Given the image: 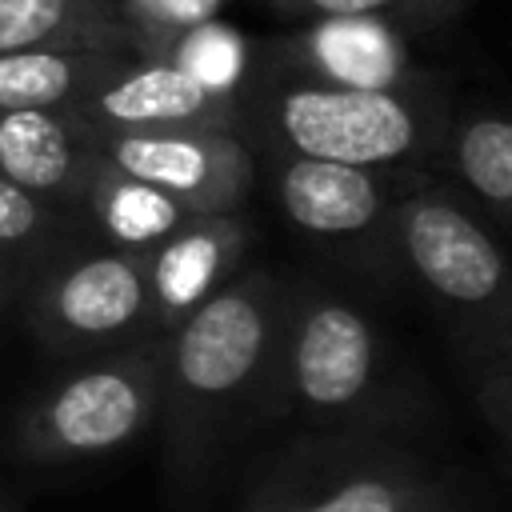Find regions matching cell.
Wrapping results in <instances>:
<instances>
[{
  "instance_id": "obj_1",
  "label": "cell",
  "mask_w": 512,
  "mask_h": 512,
  "mask_svg": "<svg viewBox=\"0 0 512 512\" xmlns=\"http://www.w3.org/2000/svg\"><path fill=\"white\" fill-rule=\"evenodd\" d=\"M288 284L264 268H244L224 292L164 336V464L180 492H196L220 448L256 424Z\"/></svg>"
},
{
  "instance_id": "obj_2",
  "label": "cell",
  "mask_w": 512,
  "mask_h": 512,
  "mask_svg": "<svg viewBox=\"0 0 512 512\" xmlns=\"http://www.w3.org/2000/svg\"><path fill=\"white\" fill-rule=\"evenodd\" d=\"M448 132L440 96L420 80L408 88H336L252 72L240 96V136L260 156L396 172L444 152Z\"/></svg>"
},
{
  "instance_id": "obj_3",
  "label": "cell",
  "mask_w": 512,
  "mask_h": 512,
  "mask_svg": "<svg viewBox=\"0 0 512 512\" xmlns=\"http://www.w3.org/2000/svg\"><path fill=\"white\" fill-rule=\"evenodd\" d=\"M396 252L468 356L484 372H512V256L476 204L448 184L404 188L396 204Z\"/></svg>"
},
{
  "instance_id": "obj_4",
  "label": "cell",
  "mask_w": 512,
  "mask_h": 512,
  "mask_svg": "<svg viewBox=\"0 0 512 512\" xmlns=\"http://www.w3.org/2000/svg\"><path fill=\"white\" fill-rule=\"evenodd\" d=\"M384 400V344L368 312L316 284L288 288L256 420H296L316 436H336L368 428Z\"/></svg>"
},
{
  "instance_id": "obj_5",
  "label": "cell",
  "mask_w": 512,
  "mask_h": 512,
  "mask_svg": "<svg viewBox=\"0 0 512 512\" xmlns=\"http://www.w3.org/2000/svg\"><path fill=\"white\" fill-rule=\"evenodd\" d=\"M164 336L84 356L52 380L16 424V452L32 464H88L136 444L160 420Z\"/></svg>"
},
{
  "instance_id": "obj_6",
  "label": "cell",
  "mask_w": 512,
  "mask_h": 512,
  "mask_svg": "<svg viewBox=\"0 0 512 512\" xmlns=\"http://www.w3.org/2000/svg\"><path fill=\"white\" fill-rule=\"evenodd\" d=\"M452 492L408 452L368 432L312 436L280 456L240 512H432Z\"/></svg>"
},
{
  "instance_id": "obj_7",
  "label": "cell",
  "mask_w": 512,
  "mask_h": 512,
  "mask_svg": "<svg viewBox=\"0 0 512 512\" xmlns=\"http://www.w3.org/2000/svg\"><path fill=\"white\" fill-rule=\"evenodd\" d=\"M20 304L32 336L56 356L84 360L156 336L144 256L104 240L60 248Z\"/></svg>"
},
{
  "instance_id": "obj_8",
  "label": "cell",
  "mask_w": 512,
  "mask_h": 512,
  "mask_svg": "<svg viewBox=\"0 0 512 512\" xmlns=\"http://www.w3.org/2000/svg\"><path fill=\"white\" fill-rule=\"evenodd\" d=\"M272 168V192L288 224L348 260H360L376 272L400 268L396 252V204L400 184L392 172L300 160V156H264Z\"/></svg>"
},
{
  "instance_id": "obj_9",
  "label": "cell",
  "mask_w": 512,
  "mask_h": 512,
  "mask_svg": "<svg viewBox=\"0 0 512 512\" xmlns=\"http://www.w3.org/2000/svg\"><path fill=\"white\" fill-rule=\"evenodd\" d=\"M100 148L116 168L164 188L196 216L240 212L256 184V152L240 132H112L100 136Z\"/></svg>"
},
{
  "instance_id": "obj_10",
  "label": "cell",
  "mask_w": 512,
  "mask_h": 512,
  "mask_svg": "<svg viewBox=\"0 0 512 512\" xmlns=\"http://www.w3.org/2000/svg\"><path fill=\"white\" fill-rule=\"evenodd\" d=\"M76 112L100 132H180L212 128L240 132V100L216 96L168 60L124 52L76 104Z\"/></svg>"
},
{
  "instance_id": "obj_11",
  "label": "cell",
  "mask_w": 512,
  "mask_h": 512,
  "mask_svg": "<svg viewBox=\"0 0 512 512\" xmlns=\"http://www.w3.org/2000/svg\"><path fill=\"white\" fill-rule=\"evenodd\" d=\"M404 32L384 16H312L264 48L260 72L336 88H408L420 76L412 72Z\"/></svg>"
},
{
  "instance_id": "obj_12",
  "label": "cell",
  "mask_w": 512,
  "mask_h": 512,
  "mask_svg": "<svg viewBox=\"0 0 512 512\" xmlns=\"http://www.w3.org/2000/svg\"><path fill=\"white\" fill-rule=\"evenodd\" d=\"M252 240L256 232L240 212H216V216H192L180 232L156 244L144 256L156 336H168L216 292H224L244 272V256L252 252Z\"/></svg>"
},
{
  "instance_id": "obj_13",
  "label": "cell",
  "mask_w": 512,
  "mask_h": 512,
  "mask_svg": "<svg viewBox=\"0 0 512 512\" xmlns=\"http://www.w3.org/2000/svg\"><path fill=\"white\" fill-rule=\"evenodd\" d=\"M100 160V132L76 108L0 112V180H12L80 216L84 188Z\"/></svg>"
},
{
  "instance_id": "obj_14",
  "label": "cell",
  "mask_w": 512,
  "mask_h": 512,
  "mask_svg": "<svg viewBox=\"0 0 512 512\" xmlns=\"http://www.w3.org/2000/svg\"><path fill=\"white\" fill-rule=\"evenodd\" d=\"M0 52H132L116 0H0Z\"/></svg>"
},
{
  "instance_id": "obj_15",
  "label": "cell",
  "mask_w": 512,
  "mask_h": 512,
  "mask_svg": "<svg viewBox=\"0 0 512 512\" xmlns=\"http://www.w3.org/2000/svg\"><path fill=\"white\" fill-rule=\"evenodd\" d=\"M80 216L92 220V228L100 232L104 244H116V248L148 256L156 244H164L172 232H180L196 212L184 208L164 188L116 168L104 156L100 168L92 172L88 188H84Z\"/></svg>"
},
{
  "instance_id": "obj_16",
  "label": "cell",
  "mask_w": 512,
  "mask_h": 512,
  "mask_svg": "<svg viewBox=\"0 0 512 512\" xmlns=\"http://www.w3.org/2000/svg\"><path fill=\"white\" fill-rule=\"evenodd\" d=\"M76 212L0 180V312L24 300L36 272L76 240Z\"/></svg>"
},
{
  "instance_id": "obj_17",
  "label": "cell",
  "mask_w": 512,
  "mask_h": 512,
  "mask_svg": "<svg viewBox=\"0 0 512 512\" xmlns=\"http://www.w3.org/2000/svg\"><path fill=\"white\" fill-rule=\"evenodd\" d=\"M444 160L464 196L512 236V116L476 112L452 124Z\"/></svg>"
},
{
  "instance_id": "obj_18",
  "label": "cell",
  "mask_w": 512,
  "mask_h": 512,
  "mask_svg": "<svg viewBox=\"0 0 512 512\" xmlns=\"http://www.w3.org/2000/svg\"><path fill=\"white\" fill-rule=\"evenodd\" d=\"M124 52H0V112L76 108Z\"/></svg>"
},
{
  "instance_id": "obj_19",
  "label": "cell",
  "mask_w": 512,
  "mask_h": 512,
  "mask_svg": "<svg viewBox=\"0 0 512 512\" xmlns=\"http://www.w3.org/2000/svg\"><path fill=\"white\" fill-rule=\"evenodd\" d=\"M168 64H176L180 72H188L196 84H204L216 96H232L240 100L256 64H252V44L248 36L228 24V20H204L196 28H188L164 56Z\"/></svg>"
},
{
  "instance_id": "obj_20",
  "label": "cell",
  "mask_w": 512,
  "mask_h": 512,
  "mask_svg": "<svg viewBox=\"0 0 512 512\" xmlns=\"http://www.w3.org/2000/svg\"><path fill=\"white\" fill-rule=\"evenodd\" d=\"M132 36V52L164 60L168 48L196 24L216 20L228 0H116Z\"/></svg>"
},
{
  "instance_id": "obj_21",
  "label": "cell",
  "mask_w": 512,
  "mask_h": 512,
  "mask_svg": "<svg viewBox=\"0 0 512 512\" xmlns=\"http://www.w3.org/2000/svg\"><path fill=\"white\" fill-rule=\"evenodd\" d=\"M280 16H384L400 28H432L456 20L476 0H268Z\"/></svg>"
},
{
  "instance_id": "obj_22",
  "label": "cell",
  "mask_w": 512,
  "mask_h": 512,
  "mask_svg": "<svg viewBox=\"0 0 512 512\" xmlns=\"http://www.w3.org/2000/svg\"><path fill=\"white\" fill-rule=\"evenodd\" d=\"M476 408H480V416L488 420V428L512 448V372H508V368L480 372Z\"/></svg>"
},
{
  "instance_id": "obj_23",
  "label": "cell",
  "mask_w": 512,
  "mask_h": 512,
  "mask_svg": "<svg viewBox=\"0 0 512 512\" xmlns=\"http://www.w3.org/2000/svg\"><path fill=\"white\" fill-rule=\"evenodd\" d=\"M432 512H464L460 504H444V508H432Z\"/></svg>"
},
{
  "instance_id": "obj_24",
  "label": "cell",
  "mask_w": 512,
  "mask_h": 512,
  "mask_svg": "<svg viewBox=\"0 0 512 512\" xmlns=\"http://www.w3.org/2000/svg\"><path fill=\"white\" fill-rule=\"evenodd\" d=\"M0 512H8V508H4V504H0Z\"/></svg>"
}]
</instances>
